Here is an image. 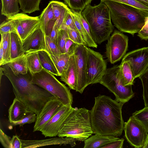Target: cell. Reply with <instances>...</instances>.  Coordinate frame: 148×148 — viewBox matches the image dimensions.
Returning a JSON list of instances; mask_svg holds the SVG:
<instances>
[{"instance_id":"cell-1","label":"cell","mask_w":148,"mask_h":148,"mask_svg":"<svg viewBox=\"0 0 148 148\" xmlns=\"http://www.w3.org/2000/svg\"><path fill=\"white\" fill-rule=\"evenodd\" d=\"M95 99L90 110L95 134L120 136L124 123L122 112L124 104L105 95H99Z\"/></svg>"},{"instance_id":"cell-2","label":"cell","mask_w":148,"mask_h":148,"mask_svg":"<svg viewBox=\"0 0 148 148\" xmlns=\"http://www.w3.org/2000/svg\"><path fill=\"white\" fill-rule=\"evenodd\" d=\"M4 75L8 79L13 88L15 98L19 100L38 116L45 103L56 98L47 90L31 82V76L26 74H15L6 64L2 65Z\"/></svg>"},{"instance_id":"cell-3","label":"cell","mask_w":148,"mask_h":148,"mask_svg":"<svg viewBox=\"0 0 148 148\" xmlns=\"http://www.w3.org/2000/svg\"><path fill=\"white\" fill-rule=\"evenodd\" d=\"M101 1L108 6L112 22L119 31L134 36L142 29L146 17L142 12L124 4L108 0Z\"/></svg>"},{"instance_id":"cell-4","label":"cell","mask_w":148,"mask_h":148,"mask_svg":"<svg viewBox=\"0 0 148 148\" xmlns=\"http://www.w3.org/2000/svg\"><path fill=\"white\" fill-rule=\"evenodd\" d=\"M82 14L89 26L93 39L97 44L108 40L114 28L111 21L109 10L102 1L94 6L87 5Z\"/></svg>"},{"instance_id":"cell-5","label":"cell","mask_w":148,"mask_h":148,"mask_svg":"<svg viewBox=\"0 0 148 148\" xmlns=\"http://www.w3.org/2000/svg\"><path fill=\"white\" fill-rule=\"evenodd\" d=\"M93 134L90 111L84 108H75L63 123L58 136L84 141Z\"/></svg>"},{"instance_id":"cell-6","label":"cell","mask_w":148,"mask_h":148,"mask_svg":"<svg viewBox=\"0 0 148 148\" xmlns=\"http://www.w3.org/2000/svg\"><path fill=\"white\" fill-rule=\"evenodd\" d=\"M31 75L32 83L47 90L63 105L72 106L73 96L70 89L60 82L54 75L43 68L40 72Z\"/></svg>"},{"instance_id":"cell-7","label":"cell","mask_w":148,"mask_h":148,"mask_svg":"<svg viewBox=\"0 0 148 148\" xmlns=\"http://www.w3.org/2000/svg\"><path fill=\"white\" fill-rule=\"evenodd\" d=\"M119 68L117 65L107 69L99 83L114 94L116 100L124 104L134 97V93L132 85L125 86L121 83L118 74Z\"/></svg>"},{"instance_id":"cell-8","label":"cell","mask_w":148,"mask_h":148,"mask_svg":"<svg viewBox=\"0 0 148 148\" xmlns=\"http://www.w3.org/2000/svg\"><path fill=\"white\" fill-rule=\"evenodd\" d=\"M86 75L88 85L99 83L107 69L103 56L87 47Z\"/></svg>"},{"instance_id":"cell-9","label":"cell","mask_w":148,"mask_h":148,"mask_svg":"<svg viewBox=\"0 0 148 148\" xmlns=\"http://www.w3.org/2000/svg\"><path fill=\"white\" fill-rule=\"evenodd\" d=\"M128 38L120 31L114 30L106 44V57L111 64L119 61L128 48Z\"/></svg>"},{"instance_id":"cell-10","label":"cell","mask_w":148,"mask_h":148,"mask_svg":"<svg viewBox=\"0 0 148 148\" xmlns=\"http://www.w3.org/2000/svg\"><path fill=\"white\" fill-rule=\"evenodd\" d=\"M124 136L130 145L136 148H143L148 132L142 125L132 116L124 122Z\"/></svg>"},{"instance_id":"cell-11","label":"cell","mask_w":148,"mask_h":148,"mask_svg":"<svg viewBox=\"0 0 148 148\" xmlns=\"http://www.w3.org/2000/svg\"><path fill=\"white\" fill-rule=\"evenodd\" d=\"M122 60L129 62L135 78L138 77L148 68V47L128 53Z\"/></svg>"},{"instance_id":"cell-12","label":"cell","mask_w":148,"mask_h":148,"mask_svg":"<svg viewBox=\"0 0 148 148\" xmlns=\"http://www.w3.org/2000/svg\"><path fill=\"white\" fill-rule=\"evenodd\" d=\"M74 109L72 106L63 105L40 131L45 137L58 136L63 123Z\"/></svg>"},{"instance_id":"cell-13","label":"cell","mask_w":148,"mask_h":148,"mask_svg":"<svg viewBox=\"0 0 148 148\" xmlns=\"http://www.w3.org/2000/svg\"><path fill=\"white\" fill-rule=\"evenodd\" d=\"M87 47L85 45L77 44L74 51L77 76L76 91L81 94L88 86L86 75Z\"/></svg>"},{"instance_id":"cell-14","label":"cell","mask_w":148,"mask_h":148,"mask_svg":"<svg viewBox=\"0 0 148 148\" xmlns=\"http://www.w3.org/2000/svg\"><path fill=\"white\" fill-rule=\"evenodd\" d=\"M45 35L40 23L37 28L22 41V49L25 53L45 49Z\"/></svg>"},{"instance_id":"cell-15","label":"cell","mask_w":148,"mask_h":148,"mask_svg":"<svg viewBox=\"0 0 148 148\" xmlns=\"http://www.w3.org/2000/svg\"><path fill=\"white\" fill-rule=\"evenodd\" d=\"M63 105L56 98L48 101L37 116L33 132L40 131Z\"/></svg>"},{"instance_id":"cell-16","label":"cell","mask_w":148,"mask_h":148,"mask_svg":"<svg viewBox=\"0 0 148 148\" xmlns=\"http://www.w3.org/2000/svg\"><path fill=\"white\" fill-rule=\"evenodd\" d=\"M21 148H34L53 145H69L72 147L75 146L76 140L72 138L58 137L40 140L21 139Z\"/></svg>"},{"instance_id":"cell-17","label":"cell","mask_w":148,"mask_h":148,"mask_svg":"<svg viewBox=\"0 0 148 148\" xmlns=\"http://www.w3.org/2000/svg\"><path fill=\"white\" fill-rule=\"evenodd\" d=\"M60 79L68 85L70 89L76 90L77 76L74 52L70 58L67 70L60 76Z\"/></svg>"},{"instance_id":"cell-18","label":"cell","mask_w":148,"mask_h":148,"mask_svg":"<svg viewBox=\"0 0 148 148\" xmlns=\"http://www.w3.org/2000/svg\"><path fill=\"white\" fill-rule=\"evenodd\" d=\"M28 110L25 104L15 97L8 110L9 122L12 123L21 121Z\"/></svg>"},{"instance_id":"cell-19","label":"cell","mask_w":148,"mask_h":148,"mask_svg":"<svg viewBox=\"0 0 148 148\" xmlns=\"http://www.w3.org/2000/svg\"><path fill=\"white\" fill-rule=\"evenodd\" d=\"M14 15L18 20L24 29L26 38L37 28L40 23L39 16L32 17L22 13Z\"/></svg>"},{"instance_id":"cell-20","label":"cell","mask_w":148,"mask_h":148,"mask_svg":"<svg viewBox=\"0 0 148 148\" xmlns=\"http://www.w3.org/2000/svg\"><path fill=\"white\" fill-rule=\"evenodd\" d=\"M119 138L112 135L95 134L84 141V148H100L101 147Z\"/></svg>"},{"instance_id":"cell-21","label":"cell","mask_w":148,"mask_h":148,"mask_svg":"<svg viewBox=\"0 0 148 148\" xmlns=\"http://www.w3.org/2000/svg\"><path fill=\"white\" fill-rule=\"evenodd\" d=\"M52 5L55 24L59 29L64 25L66 15L70 9L67 5L59 1H50Z\"/></svg>"},{"instance_id":"cell-22","label":"cell","mask_w":148,"mask_h":148,"mask_svg":"<svg viewBox=\"0 0 148 148\" xmlns=\"http://www.w3.org/2000/svg\"><path fill=\"white\" fill-rule=\"evenodd\" d=\"M119 78L123 85H134L135 78L129 62L122 61L119 65L118 71Z\"/></svg>"},{"instance_id":"cell-23","label":"cell","mask_w":148,"mask_h":148,"mask_svg":"<svg viewBox=\"0 0 148 148\" xmlns=\"http://www.w3.org/2000/svg\"><path fill=\"white\" fill-rule=\"evenodd\" d=\"M74 51L58 55H52L49 54L60 76L63 75L67 70L69 64L70 58L74 53Z\"/></svg>"},{"instance_id":"cell-24","label":"cell","mask_w":148,"mask_h":148,"mask_svg":"<svg viewBox=\"0 0 148 148\" xmlns=\"http://www.w3.org/2000/svg\"><path fill=\"white\" fill-rule=\"evenodd\" d=\"M6 64L15 74H27L29 71L26 53L15 58Z\"/></svg>"},{"instance_id":"cell-25","label":"cell","mask_w":148,"mask_h":148,"mask_svg":"<svg viewBox=\"0 0 148 148\" xmlns=\"http://www.w3.org/2000/svg\"><path fill=\"white\" fill-rule=\"evenodd\" d=\"M22 41L18 33H10V55L11 60L25 53L22 49Z\"/></svg>"},{"instance_id":"cell-26","label":"cell","mask_w":148,"mask_h":148,"mask_svg":"<svg viewBox=\"0 0 148 148\" xmlns=\"http://www.w3.org/2000/svg\"><path fill=\"white\" fill-rule=\"evenodd\" d=\"M40 64L43 68L54 75L60 76L49 54L46 51H38Z\"/></svg>"},{"instance_id":"cell-27","label":"cell","mask_w":148,"mask_h":148,"mask_svg":"<svg viewBox=\"0 0 148 148\" xmlns=\"http://www.w3.org/2000/svg\"><path fill=\"white\" fill-rule=\"evenodd\" d=\"M72 10L77 16L82 24L84 30L87 46L97 48V44L93 39L89 25L82 14V11Z\"/></svg>"},{"instance_id":"cell-28","label":"cell","mask_w":148,"mask_h":148,"mask_svg":"<svg viewBox=\"0 0 148 148\" xmlns=\"http://www.w3.org/2000/svg\"><path fill=\"white\" fill-rule=\"evenodd\" d=\"M26 54L27 67L30 74L40 71L43 68L40 63L38 51Z\"/></svg>"},{"instance_id":"cell-29","label":"cell","mask_w":148,"mask_h":148,"mask_svg":"<svg viewBox=\"0 0 148 148\" xmlns=\"http://www.w3.org/2000/svg\"><path fill=\"white\" fill-rule=\"evenodd\" d=\"M2 15L8 18L18 13L19 9L18 0H1Z\"/></svg>"},{"instance_id":"cell-30","label":"cell","mask_w":148,"mask_h":148,"mask_svg":"<svg viewBox=\"0 0 148 148\" xmlns=\"http://www.w3.org/2000/svg\"><path fill=\"white\" fill-rule=\"evenodd\" d=\"M20 9L24 13L30 14L40 10L41 0H18Z\"/></svg>"},{"instance_id":"cell-31","label":"cell","mask_w":148,"mask_h":148,"mask_svg":"<svg viewBox=\"0 0 148 148\" xmlns=\"http://www.w3.org/2000/svg\"><path fill=\"white\" fill-rule=\"evenodd\" d=\"M41 27L45 33L47 25L50 21L54 19L52 5L50 2L39 16Z\"/></svg>"},{"instance_id":"cell-32","label":"cell","mask_w":148,"mask_h":148,"mask_svg":"<svg viewBox=\"0 0 148 148\" xmlns=\"http://www.w3.org/2000/svg\"><path fill=\"white\" fill-rule=\"evenodd\" d=\"M4 52L3 65L6 64L11 60L10 55V33L1 34Z\"/></svg>"},{"instance_id":"cell-33","label":"cell","mask_w":148,"mask_h":148,"mask_svg":"<svg viewBox=\"0 0 148 148\" xmlns=\"http://www.w3.org/2000/svg\"><path fill=\"white\" fill-rule=\"evenodd\" d=\"M124 4L133 7L148 16V6L136 0H108Z\"/></svg>"},{"instance_id":"cell-34","label":"cell","mask_w":148,"mask_h":148,"mask_svg":"<svg viewBox=\"0 0 148 148\" xmlns=\"http://www.w3.org/2000/svg\"><path fill=\"white\" fill-rule=\"evenodd\" d=\"M92 0H64L71 9L75 11H82L86 7L90 4Z\"/></svg>"},{"instance_id":"cell-35","label":"cell","mask_w":148,"mask_h":148,"mask_svg":"<svg viewBox=\"0 0 148 148\" xmlns=\"http://www.w3.org/2000/svg\"><path fill=\"white\" fill-rule=\"evenodd\" d=\"M132 116L142 125L148 132V107L145 106L141 110L136 111Z\"/></svg>"},{"instance_id":"cell-36","label":"cell","mask_w":148,"mask_h":148,"mask_svg":"<svg viewBox=\"0 0 148 148\" xmlns=\"http://www.w3.org/2000/svg\"><path fill=\"white\" fill-rule=\"evenodd\" d=\"M138 77L143 85V95L145 106L148 107V68Z\"/></svg>"},{"instance_id":"cell-37","label":"cell","mask_w":148,"mask_h":148,"mask_svg":"<svg viewBox=\"0 0 148 148\" xmlns=\"http://www.w3.org/2000/svg\"><path fill=\"white\" fill-rule=\"evenodd\" d=\"M37 115L32 111L28 110L23 118L20 121L11 123L14 125H19L22 127L25 124H30L36 122Z\"/></svg>"},{"instance_id":"cell-38","label":"cell","mask_w":148,"mask_h":148,"mask_svg":"<svg viewBox=\"0 0 148 148\" xmlns=\"http://www.w3.org/2000/svg\"><path fill=\"white\" fill-rule=\"evenodd\" d=\"M45 49L50 55H56L62 54L57 44L52 41L49 36L45 35Z\"/></svg>"},{"instance_id":"cell-39","label":"cell","mask_w":148,"mask_h":148,"mask_svg":"<svg viewBox=\"0 0 148 148\" xmlns=\"http://www.w3.org/2000/svg\"><path fill=\"white\" fill-rule=\"evenodd\" d=\"M69 38L66 30L60 29L58 32L57 45L62 54L64 53L65 46L67 39Z\"/></svg>"},{"instance_id":"cell-40","label":"cell","mask_w":148,"mask_h":148,"mask_svg":"<svg viewBox=\"0 0 148 148\" xmlns=\"http://www.w3.org/2000/svg\"><path fill=\"white\" fill-rule=\"evenodd\" d=\"M66 30L69 39L77 44L87 46L86 43L83 41L77 30L69 28H67Z\"/></svg>"},{"instance_id":"cell-41","label":"cell","mask_w":148,"mask_h":148,"mask_svg":"<svg viewBox=\"0 0 148 148\" xmlns=\"http://www.w3.org/2000/svg\"><path fill=\"white\" fill-rule=\"evenodd\" d=\"M11 32H15L18 33L15 26L13 22L10 20L6 19L0 24V34H2Z\"/></svg>"},{"instance_id":"cell-42","label":"cell","mask_w":148,"mask_h":148,"mask_svg":"<svg viewBox=\"0 0 148 148\" xmlns=\"http://www.w3.org/2000/svg\"><path fill=\"white\" fill-rule=\"evenodd\" d=\"M6 19L10 20L13 22L15 26L18 34L23 41L26 38V35L25 31L18 20L14 15L7 18Z\"/></svg>"},{"instance_id":"cell-43","label":"cell","mask_w":148,"mask_h":148,"mask_svg":"<svg viewBox=\"0 0 148 148\" xmlns=\"http://www.w3.org/2000/svg\"><path fill=\"white\" fill-rule=\"evenodd\" d=\"M69 12L72 16L77 31L80 35L83 41L86 43L84 30L80 21L77 16L70 9Z\"/></svg>"},{"instance_id":"cell-44","label":"cell","mask_w":148,"mask_h":148,"mask_svg":"<svg viewBox=\"0 0 148 148\" xmlns=\"http://www.w3.org/2000/svg\"><path fill=\"white\" fill-rule=\"evenodd\" d=\"M70 9L69 10L66 15L64 25L60 29L67 30V28H69L77 30L72 16L69 12Z\"/></svg>"},{"instance_id":"cell-45","label":"cell","mask_w":148,"mask_h":148,"mask_svg":"<svg viewBox=\"0 0 148 148\" xmlns=\"http://www.w3.org/2000/svg\"><path fill=\"white\" fill-rule=\"evenodd\" d=\"M11 138L0 130V141L3 146L5 148H11Z\"/></svg>"},{"instance_id":"cell-46","label":"cell","mask_w":148,"mask_h":148,"mask_svg":"<svg viewBox=\"0 0 148 148\" xmlns=\"http://www.w3.org/2000/svg\"><path fill=\"white\" fill-rule=\"evenodd\" d=\"M138 33V36L141 40H148V16L145 17L144 25Z\"/></svg>"},{"instance_id":"cell-47","label":"cell","mask_w":148,"mask_h":148,"mask_svg":"<svg viewBox=\"0 0 148 148\" xmlns=\"http://www.w3.org/2000/svg\"><path fill=\"white\" fill-rule=\"evenodd\" d=\"M124 139H119L101 146L100 148H122Z\"/></svg>"},{"instance_id":"cell-48","label":"cell","mask_w":148,"mask_h":148,"mask_svg":"<svg viewBox=\"0 0 148 148\" xmlns=\"http://www.w3.org/2000/svg\"><path fill=\"white\" fill-rule=\"evenodd\" d=\"M21 140L17 135H13L11 140V148H21Z\"/></svg>"},{"instance_id":"cell-49","label":"cell","mask_w":148,"mask_h":148,"mask_svg":"<svg viewBox=\"0 0 148 148\" xmlns=\"http://www.w3.org/2000/svg\"><path fill=\"white\" fill-rule=\"evenodd\" d=\"M76 44L71 39H67L65 46L64 53L74 51Z\"/></svg>"},{"instance_id":"cell-50","label":"cell","mask_w":148,"mask_h":148,"mask_svg":"<svg viewBox=\"0 0 148 148\" xmlns=\"http://www.w3.org/2000/svg\"><path fill=\"white\" fill-rule=\"evenodd\" d=\"M59 29L57 27L55 23L51 31L49 36L52 41L57 44V38Z\"/></svg>"},{"instance_id":"cell-51","label":"cell","mask_w":148,"mask_h":148,"mask_svg":"<svg viewBox=\"0 0 148 148\" xmlns=\"http://www.w3.org/2000/svg\"><path fill=\"white\" fill-rule=\"evenodd\" d=\"M4 52L2 42L1 40L0 44V66L3 65Z\"/></svg>"},{"instance_id":"cell-52","label":"cell","mask_w":148,"mask_h":148,"mask_svg":"<svg viewBox=\"0 0 148 148\" xmlns=\"http://www.w3.org/2000/svg\"><path fill=\"white\" fill-rule=\"evenodd\" d=\"M3 75H4L2 67H1L0 69V84H1V80L2 76Z\"/></svg>"},{"instance_id":"cell-53","label":"cell","mask_w":148,"mask_h":148,"mask_svg":"<svg viewBox=\"0 0 148 148\" xmlns=\"http://www.w3.org/2000/svg\"><path fill=\"white\" fill-rule=\"evenodd\" d=\"M148 6V0H136Z\"/></svg>"},{"instance_id":"cell-54","label":"cell","mask_w":148,"mask_h":148,"mask_svg":"<svg viewBox=\"0 0 148 148\" xmlns=\"http://www.w3.org/2000/svg\"><path fill=\"white\" fill-rule=\"evenodd\" d=\"M148 148V135L147 137L143 148Z\"/></svg>"}]
</instances>
